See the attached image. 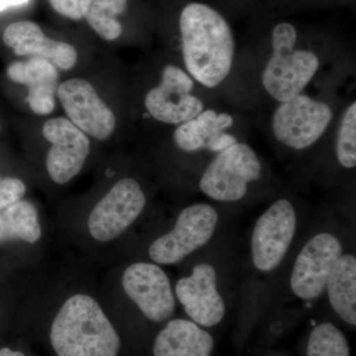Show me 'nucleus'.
<instances>
[{"mask_svg": "<svg viewBox=\"0 0 356 356\" xmlns=\"http://www.w3.org/2000/svg\"><path fill=\"white\" fill-rule=\"evenodd\" d=\"M146 203V195L137 180H119L91 211L89 233L102 243L118 238L139 218Z\"/></svg>", "mask_w": 356, "mask_h": 356, "instance_id": "nucleus-9", "label": "nucleus"}, {"mask_svg": "<svg viewBox=\"0 0 356 356\" xmlns=\"http://www.w3.org/2000/svg\"><path fill=\"white\" fill-rule=\"evenodd\" d=\"M325 292L332 310L344 322L356 325V257L355 254L341 255L332 267Z\"/></svg>", "mask_w": 356, "mask_h": 356, "instance_id": "nucleus-19", "label": "nucleus"}, {"mask_svg": "<svg viewBox=\"0 0 356 356\" xmlns=\"http://www.w3.org/2000/svg\"><path fill=\"white\" fill-rule=\"evenodd\" d=\"M343 254V243L331 232H318L312 236L293 264L289 283L292 294L304 301L320 298L332 267Z\"/></svg>", "mask_w": 356, "mask_h": 356, "instance_id": "nucleus-7", "label": "nucleus"}, {"mask_svg": "<svg viewBox=\"0 0 356 356\" xmlns=\"http://www.w3.org/2000/svg\"><path fill=\"white\" fill-rule=\"evenodd\" d=\"M184 65L191 76L213 88L231 72L235 40L226 19L212 7L188 4L180 15Z\"/></svg>", "mask_w": 356, "mask_h": 356, "instance_id": "nucleus-1", "label": "nucleus"}, {"mask_svg": "<svg viewBox=\"0 0 356 356\" xmlns=\"http://www.w3.org/2000/svg\"><path fill=\"white\" fill-rule=\"evenodd\" d=\"M7 74L14 83L27 86L26 102L33 112L39 115L53 112L58 86V72L55 65L43 58H30L9 65Z\"/></svg>", "mask_w": 356, "mask_h": 356, "instance_id": "nucleus-17", "label": "nucleus"}, {"mask_svg": "<svg viewBox=\"0 0 356 356\" xmlns=\"http://www.w3.org/2000/svg\"><path fill=\"white\" fill-rule=\"evenodd\" d=\"M58 97L69 120L86 135L106 140L113 135L116 118L97 91L86 79H72L58 84Z\"/></svg>", "mask_w": 356, "mask_h": 356, "instance_id": "nucleus-11", "label": "nucleus"}, {"mask_svg": "<svg viewBox=\"0 0 356 356\" xmlns=\"http://www.w3.org/2000/svg\"><path fill=\"white\" fill-rule=\"evenodd\" d=\"M122 286L129 298L152 322H163L175 313L177 300L170 278L156 264H131L123 274Z\"/></svg>", "mask_w": 356, "mask_h": 356, "instance_id": "nucleus-10", "label": "nucleus"}, {"mask_svg": "<svg viewBox=\"0 0 356 356\" xmlns=\"http://www.w3.org/2000/svg\"><path fill=\"white\" fill-rule=\"evenodd\" d=\"M306 356H350L343 332L330 322L316 325L311 332Z\"/></svg>", "mask_w": 356, "mask_h": 356, "instance_id": "nucleus-22", "label": "nucleus"}, {"mask_svg": "<svg viewBox=\"0 0 356 356\" xmlns=\"http://www.w3.org/2000/svg\"><path fill=\"white\" fill-rule=\"evenodd\" d=\"M27 2L28 0H0V11L8 8V7L22 6Z\"/></svg>", "mask_w": 356, "mask_h": 356, "instance_id": "nucleus-26", "label": "nucleus"}, {"mask_svg": "<svg viewBox=\"0 0 356 356\" xmlns=\"http://www.w3.org/2000/svg\"><path fill=\"white\" fill-rule=\"evenodd\" d=\"M296 28L290 23L276 25L273 31V56L262 74L267 92L280 102H288L310 83L318 69L313 51L295 50Z\"/></svg>", "mask_w": 356, "mask_h": 356, "instance_id": "nucleus-3", "label": "nucleus"}, {"mask_svg": "<svg viewBox=\"0 0 356 356\" xmlns=\"http://www.w3.org/2000/svg\"><path fill=\"white\" fill-rule=\"evenodd\" d=\"M193 79L177 65H166L161 81L145 98L147 112L153 118L166 124L191 120L204 111L203 102L191 95Z\"/></svg>", "mask_w": 356, "mask_h": 356, "instance_id": "nucleus-12", "label": "nucleus"}, {"mask_svg": "<svg viewBox=\"0 0 356 356\" xmlns=\"http://www.w3.org/2000/svg\"><path fill=\"white\" fill-rule=\"evenodd\" d=\"M0 356H25L20 351L11 350L10 348H3L0 350Z\"/></svg>", "mask_w": 356, "mask_h": 356, "instance_id": "nucleus-27", "label": "nucleus"}, {"mask_svg": "<svg viewBox=\"0 0 356 356\" xmlns=\"http://www.w3.org/2000/svg\"><path fill=\"white\" fill-rule=\"evenodd\" d=\"M332 111L324 102L299 95L281 103L273 118L274 137L294 149L312 146L329 127Z\"/></svg>", "mask_w": 356, "mask_h": 356, "instance_id": "nucleus-8", "label": "nucleus"}, {"mask_svg": "<svg viewBox=\"0 0 356 356\" xmlns=\"http://www.w3.org/2000/svg\"><path fill=\"white\" fill-rule=\"evenodd\" d=\"M41 236L38 211L34 204L19 200L0 211V245L11 241L35 243Z\"/></svg>", "mask_w": 356, "mask_h": 356, "instance_id": "nucleus-20", "label": "nucleus"}, {"mask_svg": "<svg viewBox=\"0 0 356 356\" xmlns=\"http://www.w3.org/2000/svg\"><path fill=\"white\" fill-rule=\"evenodd\" d=\"M233 123L231 115L205 110L195 118L182 123L173 138L182 151L192 153L206 149L218 154L236 144V137L225 132Z\"/></svg>", "mask_w": 356, "mask_h": 356, "instance_id": "nucleus-16", "label": "nucleus"}, {"mask_svg": "<svg viewBox=\"0 0 356 356\" xmlns=\"http://www.w3.org/2000/svg\"><path fill=\"white\" fill-rule=\"evenodd\" d=\"M3 42L16 55L43 58L63 70L72 69L77 62L74 46L48 38L40 26L31 21L9 25L3 33Z\"/></svg>", "mask_w": 356, "mask_h": 356, "instance_id": "nucleus-15", "label": "nucleus"}, {"mask_svg": "<svg viewBox=\"0 0 356 356\" xmlns=\"http://www.w3.org/2000/svg\"><path fill=\"white\" fill-rule=\"evenodd\" d=\"M24 182L16 177H0V211L17 202L25 195Z\"/></svg>", "mask_w": 356, "mask_h": 356, "instance_id": "nucleus-24", "label": "nucleus"}, {"mask_svg": "<svg viewBox=\"0 0 356 356\" xmlns=\"http://www.w3.org/2000/svg\"><path fill=\"white\" fill-rule=\"evenodd\" d=\"M261 163L248 145L236 143L218 153L200 179V191L218 202H236L248 193V184L259 180Z\"/></svg>", "mask_w": 356, "mask_h": 356, "instance_id": "nucleus-4", "label": "nucleus"}, {"mask_svg": "<svg viewBox=\"0 0 356 356\" xmlns=\"http://www.w3.org/2000/svg\"><path fill=\"white\" fill-rule=\"evenodd\" d=\"M51 7L58 14L72 20H81V0H49Z\"/></svg>", "mask_w": 356, "mask_h": 356, "instance_id": "nucleus-25", "label": "nucleus"}, {"mask_svg": "<svg viewBox=\"0 0 356 356\" xmlns=\"http://www.w3.org/2000/svg\"><path fill=\"white\" fill-rule=\"evenodd\" d=\"M128 0H81L83 18L102 39L114 41L123 28L117 17L125 13Z\"/></svg>", "mask_w": 356, "mask_h": 356, "instance_id": "nucleus-21", "label": "nucleus"}, {"mask_svg": "<svg viewBox=\"0 0 356 356\" xmlns=\"http://www.w3.org/2000/svg\"><path fill=\"white\" fill-rule=\"evenodd\" d=\"M58 356H117L121 341L92 297L76 294L65 302L50 332Z\"/></svg>", "mask_w": 356, "mask_h": 356, "instance_id": "nucleus-2", "label": "nucleus"}, {"mask_svg": "<svg viewBox=\"0 0 356 356\" xmlns=\"http://www.w3.org/2000/svg\"><path fill=\"white\" fill-rule=\"evenodd\" d=\"M218 277L216 267L201 262L175 285V296L185 313L201 327L219 325L226 315V302L218 289Z\"/></svg>", "mask_w": 356, "mask_h": 356, "instance_id": "nucleus-13", "label": "nucleus"}, {"mask_svg": "<svg viewBox=\"0 0 356 356\" xmlns=\"http://www.w3.org/2000/svg\"><path fill=\"white\" fill-rule=\"evenodd\" d=\"M298 219L287 199L271 204L259 217L250 238V259L257 273H273L284 261L295 236Z\"/></svg>", "mask_w": 356, "mask_h": 356, "instance_id": "nucleus-5", "label": "nucleus"}, {"mask_svg": "<svg viewBox=\"0 0 356 356\" xmlns=\"http://www.w3.org/2000/svg\"><path fill=\"white\" fill-rule=\"evenodd\" d=\"M214 339L193 321H170L154 339V356H211Z\"/></svg>", "mask_w": 356, "mask_h": 356, "instance_id": "nucleus-18", "label": "nucleus"}, {"mask_svg": "<svg viewBox=\"0 0 356 356\" xmlns=\"http://www.w3.org/2000/svg\"><path fill=\"white\" fill-rule=\"evenodd\" d=\"M337 156L343 168L356 165V103H353L344 113L337 142Z\"/></svg>", "mask_w": 356, "mask_h": 356, "instance_id": "nucleus-23", "label": "nucleus"}, {"mask_svg": "<svg viewBox=\"0 0 356 356\" xmlns=\"http://www.w3.org/2000/svg\"><path fill=\"white\" fill-rule=\"evenodd\" d=\"M218 224L219 214L209 204L197 203L184 208L172 231L152 243L149 259L163 266L184 261L210 242L216 233Z\"/></svg>", "mask_w": 356, "mask_h": 356, "instance_id": "nucleus-6", "label": "nucleus"}, {"mask_svg": "<svg viewBox=\"0 0 356 356\" xmlns=\"http://www.w3.org/2000/svg\"><path fill=\"white\" fill-rule=\"evenodd\" d=\"M43 135L51 145L46 161L49 175L56 184H67L81 172L90 153L88 136L63 117L44 122Z\"/></svg>", "mask_w": 356, "mask_h": 356, "instance_id": "nucleus-14", "label": "nucleus"}]
</instances>
